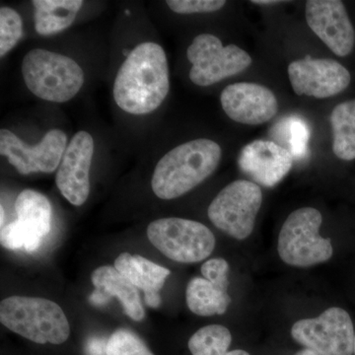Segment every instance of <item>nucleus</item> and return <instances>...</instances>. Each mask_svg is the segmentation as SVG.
I'll return each instance as SVG.
<instances>
[{
	"label": "nucleus",
	"mask_w": 355,
	"mask_h": 355,
	"mask_svg": "<svg viewBox=\"0 0 355 355\" xmlns=\"http://www.w3.org/2000/svg\"><path fill=\"white\" fill-rule=\"evenodd\" d=\"M0 212H1V228L4 227V220H6V214H4V209L3 207H1V210H0Z\"/></svg>",
	"instance_id": "obj_30"
},
{
	"label": "nucleus",
	"mask_w": 355,
	"mask_h": 355,
	"mask_svg": "<svg viewBox=\"0 0 355 355\" xmlns=\"http://www.w3.org/2000/svg\"><path fill=\"white\" fill-rule=\"evenodd\" d=\"M220 102L229 118L243 125H261L279 112V103L272 91L257 83L228 85L222 91Z\"/></svg>",
	"instance_id": "obj_14"
},
{
	"label": "nucleus",
	"mask_w": 355,
	"mask_h": 355,
	"mask_svg": "<svg viewBox=\"0 0 355 355\" xmlns=\"http://www.w3.org/2000/svg\"><path fill=\"white\" fill-rule=\"evenodd\" d=\"M221 155L220 146L207 139L191 140L175 147L154 169L153 193L161 200L182 197L216 171Z\"/></svg>",
	"instance_id": "obj_2"
},
{
	"label": "nucleus",
	"mask_w": 355,
	"mask_h": 355,
	"mask_svg": "<svg viewBox=\"0 0 355 355\" xmlns=\"http://www.w3.org/2000/svg\"><path fill=\"white\" fill-rule=\"evenodd\" d=\"M232 336L226 327L209 324L196 331L188 343L193 355H250L242 349L228 352Z\"/></svg>",
	"instance_id": "obj_23"
},
{
	"label": "nucleus",
	"mask_w": 355,
	"mask_h": 355,
	"mask_svg": "<svg viewBox=\"0 0 355 355\" xmlns=\"http://www.w3.org/2000/svg\"><path fill=\"white\" fill-rule=\"evenodd\" d=\"M191 83L198 86L212 85L244 71L252 64L249 53L236 44L224 46L211 34L198 35L187 51Z\"/></svg>",
	"instance_id": "obj_8"
},
{
	"label": "nucleus",
	"mask_w": 355,
	"mask_h": 355,
	"mask_svg": "<svg viewBox=\"0 0 355 355\" xmlns=\"http://www.w3.org/2000/svg\"><path fill=\"white\" fill-rule=\"evenodd\" d=\"M284 1H275V0H253L252 3L259 4V6H275V4L282 3Z\"/></svg>",
	"instance_id": "obj_28"
},
{
	"label": "nucleus",
	"mask_w": 355,
	"mask_h": 355,
	"mask_svg": "<svg viewBox=\"0 0 355 355\" xmlns=\"http://www.w3.org/2000/svg\"><path fill=\"white\" fill-rule=\"evenodd\" d=\"M166 3L178 14L210 13L220 10L224 0H168Z\"/></svg>",
	"instance_id": "obj_26"
},
{
	"label": "nucleus",
	"mask_w": 355,
	"mask_h": 355,
	"mask_svg": "<svg viewBox=\"0 0 355 355\" xmlns=\"http://www.w3.org/2000/svg\"><path fill=\"white\" fill-rule=\"evenodd\" d=\"M333 151L345 161L355 159V100L340 103L331 114Z\"/></svg>",
	"instance_id": "obj_21"
},
{
	"label": "nucleus",
	"mask_w": 355,
	"mask_h": 355,
	"mask_svg": "<svg viewBox=\"0 0 355 355\" xmlns=\"http://www.w3.org/2000/svg\"><path fill=\"white\" fill-rule=\"evenodd\" d=\"M22 19L10 7L0 8V57L12 50L22 37Z\"/></svg>",
	"instance_id": "obj_25"
},
{
	"label": "nucleus",
	"mask_w": 355,
	"mask_h": 355,
	"mask_svg": "<svg viewBox=\"0 0 355 355\" xmlns=\"http://www.w3.org/2000/svg\"><path fill=\"white\" fill-rule=\"evenodd\" d=\"M114 268L137 289L144 292L147 306L158 308L161 305L160 291L171 273L168 268L139 254L128 253H121L116 259Z\"/></svg>",
	"instance_id": "obj_17"
},
{
	"label": "nucleus",
	"mask_w": 355,
	"mask_h": 355,
	"mask_svg": "<svg viewBox=\"0 0 355 355\" xmlns=\"http://www.w3.org/2000/svg\"><path fill=\"white\" fill-rule=\"evenodd\" d=\"M270 135L275 144L286 148L292 157L304 158L311 137L309 125L297 116H286L272 127Z\"/></svg>",
	"instance_id": "obj_22"
},
{
	"label": "nucleus",
	"mask_w": 355,
	"mask_h": 355,
	"mask_svg": "<svg viewBox=\"0 0 355 355\" xmlns=\"http://www.w3.org/2000/svg\"><path fill=\"white\" fill-rule=\"evenodd\" d=\"M186 301L193 314L209 317L224 314L231 298L227 292L221 291L209 280L195 277L187 286Z\"/></svg>",
	"instance_id": "obj_20"
},
{
	"label": "nucleus",
	"mask_w": 355,
	"mask_h": 355,
	"mask_svg": "<svg viewBox=\"0 0 355 355\" xmlns=\"http://www.w3.org/2000/svg\"><path fill=\"white\" fill-rule=\"evenodd\" d=\"M170 89L169 67L162 46L146 42L135 46L119 69L114 98L123 111L146 114L155 111Z\"/></svg>",
	"instance_id": "obj_1"
},
{
	"label": "nucleus",
	"mask_w": 355,
	"mask_h": 355,
	"mask_svg": "<svg viewBox=\"0 0 355 355\" xmlns=\"http://www.w3.org/2000/svg\"><path fill=\"white\" fill-rule=\"evenodd\" d=\"M295 355H320L316 352L310 349H304L298 352Z\"/></svg>",
	"instance_id": "obj_29"
},
{
	"label": "nucleus",
	"mask_w": 355,
	"mask_h": 355,
	"mask_svg": "<svg viewBox=\"0 0 355 355\" xmlns=\"http://www.w3.org/2000/svg\"><path fill=\"white\" fill-rule=\"evenodd\" d=\"M0 322L33 343L62 345L70 335L69 320L60 305L48 299L11 296L0 303Z\"/></svg>",
	"instance_id": "obj_3"
},
{
	"label": "nucleus",
	"mask_w": 355,
	"mask_h": 355,
	"mask_svg": "<svg viewBox=\"0 0 355 355\" xmlns=\"http://www.w3.org/2000/svg\"><path fill=\"white\" fill-rule=\"evenodd\" d=\"M22 74L33 94L49 102L69 101L84 83L83 70L76 60L42 49L26 53Z\"/></svg>",
	"instance_id": "obj_4"
},
{
	"label": "nucleus",
	"mask_w": 355,
	"mask_h": 355,
	"mask_svg": "<svg viewBox=\"0 0 355 355\" xmlns=\"http://www.w3.org/2000/svg\"><path fill=\"white\" fill-rule=\"evenodd\" d=\"M94 140L87 132H78L70 140L58 166L57 186L71 205L80 207L90 193V173Z\"/></svg>",
	"instance_id": "obj_13"
},
{
	"label": "nucleus",
	"mask_w": 355,
	"mask_h": 355,
	"mask_svg": "<svg viewBox=\"0 0 355 355\" xmlns=\"http://www.w3.org/2000/svg\"><path fill=\"white\" fill-rule=\"evenodd\" d=\"M147 237L159 252L178 263H200L216 248V237L207 226L179 217L151 222Z\"/></svg>",
	"instance_id": "obj_6"
},
{
	"label": "nucleus",
	"mask_w": 355,
	"mask_h": 355,
	"mask_svg": "<svg viewBox=\"0 0 355 355\" xmlns=\"http://www.w3.org/2000/svg\"><path fill=\"white\" fill-rule=\"evenodd\" d=\"M261 203L263 193L258 184L237 180L214 198L207 214L222 232L235 239L245 240L253 232Z\"/></svg>",
	"instance_id": "obj_7"
},
{
	"label": "nucleus",
	"mask_w": 355,
	"mask_h": 355,
	"mask_svg": "<svg viewBox=\"0 0 355 355\" xmlns=\"http://www.w3.org/2000/svg\"><path fill=\"white\" fill-rule=\"evenodd\" d=\"M203 279L209 280L221 291L227 292L229 265L224 259H210L200 268Z\"/></svg>",
	"instance_id": "obj_27"
},
{
	"label": "nucleus",
	"mask_w": 355,
	"mask_h": 355,
	"mask_svg": "<svg viewBox=\"0 0 355 355\" xmlns=\"http://www.w3.org/2000/svg\"><path fill=\"white\" fill-rule=\"evenodd\" d=\"M354 355H355V336H354Z\"/></svg>",
	"instance_id": "obj_31"
},
{
	"label": "nucleus",
	"mask_w": 355,
	"mask_h": 355,
	"mask_svg": "<svg viewBox=\"0 0 355 355\" xmlns=\"http://www.w3.org/2000/svg\"><path fill=\"white\" fill-rule=\"evenodd\" d=\"M323 217L313 207L294 210L287 217L279 236L280 259L292 266L307 268L330 260L334 250L330 239L320 235Z\"/></svg>",
	"instance_id": "obj_5"
},
{
	"label": "nucleus",
	"mask_w": 355,
	"mask_h": 355,
	"mask_svg": "<svg viewBox=\"0 0 355 355\" xmlns=\"http://www.w3.org/2000/svg\"><path fill=\"white\" fill-rule=\"evenodd\" d=\"M35 28L39 35L50 36L69 28L83 6V0H34Z\"/></svg>",
	"instance_id": "obj_19"
},
{
	"label": "nucleus",
	"mask_w": 355,
	"mask_h": 355,
	"mask_svg": "<svg viewBox=\"0 0 355 355\" xmlns=\"http://www.w3.org/2000/svg\"><path fill=\"white\" fill-rule=\"evenodd\" d=\"M15 211L17 221L29 236L35 249H38L44 238L51 232V202L39 191L24 190L16 198Z\"/></svg>",
	"instance_id": "obj_18"
},
{
	"label": "nucleus",
	"mask_w": 355,
	"mask_h": 355,
	"mask_svg": "<svg viewBox=\"0 0 355 355\" xmlns=\"http://www.w3.org/2000/svg\"><path fill=\"white\" fill-rule=\"evenodd\" d=\"M291 336L320 355L354 354V324L342 308H329L319 317L299 320L292 326Z\"/></svg>",
	"instance_id": "obj_9"
},
{
	"label": "nucleus",
	"mask_w": 355,
	"mask_h": 355,
	"mask_svg": "<svg viewBox=\"0 0 355 355\" xmlns=\"http://www.w3.org/2000/svg\"><path fill=\"white\" fill-rule=\"evenodd\" d=\"M91 280L96 288L89 298L93 305L103 306L107 304L110 299L116 297L130 319L135 322L144 319L146 312L139 291L114 266H103L96 268L91 275Z\"/></svg>",
	"instance_id": "obj_16"
},
{
	"label": "nucleus",
	"mask_w": 355,
	"mask_h": 355,
	"mask_svg": "<svg viewBox=\"0 0 355 355\" xmlns=\"http://www.w3.org/2000/svg\"><path fill=\"white\" fill-rule=\"evenodd\" d=\"M238 164L254 182L272 188L291 171L293 157L275 141L257 139L242 149Z\"/></svg>",
	"instance_id": "obj_15"
},
{
	"label": "nucleus",
	"mask_w": 355,
	"mask_h": 355,
	"mask_svg": "<svg viewBox=\"0 0 355 355\" xmlns=\"http://www.w3.org/2000/svg\"><path fill=\"white\" fill-rule=\"evenodd\" d=\"M306 21L313 32L338 57L354 49L355 31L345 4L340 0H308Z\"/></svg>",
	"instance_id": "obj_12"
},
{
	"label": "nucleus",
	"mask_w": 355,
	"mask_h": 355,
	"mask_svg": "<svg viewBox=\"0 0 355 355\" xmlns=\"http://www.w3.org/2000/svg\"><path fill=\"white\" fill-rule=\"evenodd\" d=\"M106 355H154L135 331L119 329L106 343Z\"/></svg>",
	"instance_id": "obj_24"
},
{
	"label": "nucleus",
	"mask_w": 355,
	"mask_h": 355,
	"mask_svg": "<svg viewBox=\"0 0 355 355\" xmlns=\"http://www.w3.org/2000/svg\"><path fill=\"white\" fill-rule=\"evenodd\" d=\"M67 147V137L62 130H50L34 146H27L10 130H0V154L21 175L53 173L62 162Z\"/></svg>",
	"instance_id": "obj_10"
},
{
	"label": "nucleus",
	"mask_w": 355,
	"mask_h": 355,
	"mask_svg": "<svg viewBox=\"0 0 355 355\" xmlns=\"http://www.w3.org/2000/svg\"><path fill=\"white\" fill-rule=\"evenodd\" d=\"M288 76L298 96L324 99L340 94L349 87L352 76L343 64L331 58H313L292 62Z\"/></svg>",
	"instance_id": "obj_11"
}]
</instances>
